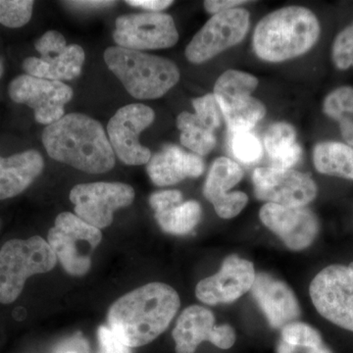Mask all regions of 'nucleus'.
<instances>
[{"instance_id": "nucleus-1", "label": "nucleus", "mask_w": 353, "mask_h": 353, "mask_svg": "<svg viewBox=\"0 0 353 353\" xmlns=\"http://www.w3.org/2000/svg\"><path fill=\"white\" fill-rule=\"evenodd\" d=\"M180 304L178 292L170 285L150 283L112 304L108 311L109 328L128 347H143L166 331Z\"/></svg>"}, {"instance_id": "nucleus-2", "label": "nucleus", "mask_w": 353, "mask_h": 353, "mask_svg": "<svg viewBox=\"0 0 353 353\" xmlns=\"http://www.w3.org/2000/svg\"><path fill=\"white\" fill-rule=\"evenodd\" d=\"M43 143L52 159L85 173H105L115 166V153L103 127L83 114H68L46 126Z\"/></svg>"}, {"instance_id": "nucleus-3", "label": "nucleus", "mask_w": 353, "mask_h": 353, "mask_svg": "<svg viewBox=\"0 0 353 353\" xmlns=\"http://www.w3.org/2000/svg\"><path fill=\"white\" fill-rule=\"evenodd\" d=\"M321 26L312 11L303 6H287L269 13L253 32V50L271 63L301 57L319 39Z\"/></svg>"}, {"instance_id": "nucleus-4", "label": "nucleus", "mask_w": 353, "mask_h": 353, "mask_svg": "<svg viewBox=\"0 0 353 353\" xmlns=\"http://www.w3.org/2000/svg\"><path fill=\"white\" fill-rule=\"evenodd\" d=\"M104 60L134 99H159L180 81L178 67L167 58L111 46L104 52Z\"/></svg>"}, {"instance_id": "nucleus-5", "label": "nucleus", "mask_w": 353, "mask_h": 353, "mask_svg": "<svg viewBox=\"0 0 353 353\" xmlns=\"http://www.w3.org/2000/svg\"><path fill=\"white\" fill-rule=\"evenodd\" d=\"M57 262V255L41 236L7 241L0 250V303H12L28 278L52 270Z\"/></svg>"}, {"instance_id": "nucleus-6", "label": "nucleus", "mask_w": 353, "mask_h": 353, "mask_svg": "<svg viewBox=\"0 0 353 353\" xmlns=\"http://www.w3.org/2000/svg\"><path fill=\"white\" fill-rule=\"evenodd\" d=\"M259 83L252 74L234 69L224 72L216 81L213 94L228 127L234 134L250 132L266 115L264 104L252 95Z\"/></svg>"}, {"instance_id": "nucleus-7", "label": "nucleus", "mask_w": 353, "mask_h": 353, "mask_svg": "<svg viewBox=\"0 0 353 353\" xmlns=\"http://www.w3.org/2000/svg\"><path fill=\"white\" fill-rule=\"evenodd\" d=\"M101 230L70 212L60 213L48 232V243L67 273L83 276L92 266L90 253L101 243Z\"/></svg>"}, {"instance_id": "nucleus-8", "label": "nucleus", "mask_w": 353, "mask_h": 353, "mask_svg": "<svg viewBox=\"0 0 353 353\" xmlns=\"http://www.w3.org/2000/svg\"><path fill=\"white\" fill-rule=\"evenodd\" d=\"M315 308L328 321L353 332V271L343 265H330L311 282Z\"/></svg>"}, {"instance_id": "nucleus-9", "label": "nucleus", "mask_w": 353, "mask_h": 353, "mask_svg": "<svg viewBox=\"0 0 353 353\" xmlns=\"http://www.w3.org/2000/svg\"><path fill=\"white\" fill-rule=\"evenodd\" d=\"M250 26V15L245 9L236 8L215 14L188 44L185 57L192 63H204L240 43Z\"/></svg>"}, {"instance_id": "nucleus-10", "label": "nucleus", "mask_w": 353, "mask_h": 353, "mask_svg": "<svg viewBox=\"0 0 353 353\" xmlns=\"http://www.w3.org/2000/svg\"><path fill=\"white\" fill-rule=\"evenodd\" d=\"M41 57H28L23 62L27 75L46 80L70 81L82 72L85 54L78 44L67 46L63 34L48 31L34 43Z\"/></svg>"}, {"instance_id": "nucleus-11", "label": "nucleus", "mask_w": 353, "mask_h": 353, "mask_svg": "<svg viewBox=\"0 0 353 353\" xmlns=\"http://www.w3.org/2000/svg\"><path fill=\"white\" fill-rule=\"evenodd\" d=\"M113 39L127 50H163L178 43L179 32L169 14L132 13L117 18Z\"/></svg>"}, {"instance_id": "nucleus-12", "label": "nucleus", "mask_w": 353, "mask_h": 353, "mask_svg": "<svg viewBox=\"0 0 353 353\" xmlns=\"http://www.w3.org/2000/svg\"><path fill=\"white\" fill-rule=\"evenodd\" d=\"M134 199V189L123 183H81L70 192L76 215L99 230L110 226L113 213L131 205Z\"/></svg>"}, {"instance_id": "nucleus-13", "label": "nucleus", "mask_w": 353, "mask_h": 353, "mask_svg": "<svg viewBox=\"0 0 353 353\" xmlns=\"http://www.w3.org/2000/svg\"><path fill=\"white\" fill-rule=\"evenodd\" d=\"M154 119V111L150 106L134 103L120 108L109 121V143L123 163L134 166L148 163L152 152L141 145L139 139Z\"/></svg>"}, {"instance_id": "nucleus-14", "label": "nucleus", "mask_w": 353, "mask_h": 353, "mask_svg": "<svg viewBox=\"0 0 353 353\" xmlns=\"http://www.w3.org/2000/svg\"><path fill=\"white\" fill-rule=\"evenodd\" d=\"M8 92L14 102L34 110L37 122L48 126L63 117L64 106L73 97V90L66 83L27 74L14 79Z\"/></svg>"}, {"instance_id": "nucleus-15", "label": "nucleus", "mask_w": 353, "mask_h": 353, "mask_svg": "<svg viewBox=\"0 0 353 353\" xmlns=\"http://www.w3.org/2000/svg\"><path fill=\"white\" fill-rule=\"evenodd\" d=\"M255 196L267 203L304 208L317 196L318 188L308 174L287 169L259 168L253 172Z\"/></svg>"}, {"instance_id": "nucleus-16", "label": "nucleus", "mask_w": 353, "mask_h": 353, "mask_svg": "<svg viewBox=\"0 0 353 353\" xmlns=\"http://www.w3.org/2000/svg\"><path fill=\"white\" fill-rule=\"evenodd\" d=\"M176 353H194L203 341L221 350H229L236 343V333L230 325L216 326L213 313L199 305L185 308L173 330Z\"/></svg>"}, {"instance_id": "nucleus-17", "label": "nucleus", "mask_w": 353, "mask_h": 353, "mask_svg": "<svg viewBox=\"0 0 353 353\" xmlns=\"http://www.w3.org/2000/svg\"><path fill=\"white\" fill-rule=\"evenodd\" d=\"M260 220L277 234L292 250L308 248L319 233L317 216L305 208H285L275 203H266L259 212Z\"/></svg>"}, {"instance_id": "nucleus-18", "label": "nucleus", "mask_w": 353, "mask_h": 353, "mask_svg": "<svg viewBox=\"0 0 353 353\" xmlns=\"http://www.w3.org/2000/svg\"><path fill=\"white\" fill-rule=\"evenodd\" d=\"M255 276L252 262L231 255L224 260L217 274L197 284L196 297L209 305L233 303L252 290Z\"/></svg>"}, {"instance_id": "nucleus-19", "label": "nucleus", "mask_w": 353, "mask_h": 353, "mask_svg": "<svg viewBox=\"0 0 353 353\" xmlns=\"http://www.w3.org/2000/svg\"><path fill=\"white\" fill-rule=\"evenodd\" d=\"M243 176L240 165L227 157L217 158L211 166L204 183L203 194L223 219L236 217L248 204V196L245 192H229L241 182Z\"/></svg>"}, {"instance_id": "nucleus-20", "label": "nucleus", "mask_w": 353, "mask_h": 353, "mask_svg": "<svg viewBox=\"0 0 353 353\" xmlns=\"http://www.w3.org/2000/svg\"><path fill=\"white\" fill-rule=\"evenodd\" d=\"M252 294L273 328H284L301 315L299 301L282 281L266 273L255 276Z\"/></svg>"}, {"instance_id": "nucleus-21", "label": "nucleus", "mask_w": 353, "mask_h": 353, "mask_svg": "<svg viewBox=\"0 0 353 353\" xmlns=\"http://www.w3.org/2000/svg\"><path fill=\"white\" fill-rule=\"evenodd\" d=\"M146 169L153 183L166 187L187 178L201 176L204 163L196 153H188L175 145H167L150 158Z\"/></svg>"}, {"instance_id": "nucleus-22", "label": "nucleus", "mask_w": 353, "mask_h": 353, "mask_svg": "<svg viewBox=\"0 0 353 353\" xmlns=\"http://www.w3.org/2000/svg\"><path fill=\"white\" fill-rule=\"evenodd\" d=\"M44 161L37 150L0 157V201L24 192L43 170Z\"/></svg>"}, {"instance_id": "nucleus-23", "label": "nucleus", "mask_w": 353, "mask_h": 353, "mask_svg": "<svg viewBox=\"0 0 353 353\" xmlns=\"http://www.w3.org/2000/svg\"><path fill=\"white\" fill-rule=\"evenodd\" d=\"M313 164L324 175L353 181V148L338 141H323L313 150Z\"/></svg>"}, {"instance_id": "nucleus-24", "label": "nucleus", "mask_w": 353, "mask_h": 353, "mask_svg": "<svg viewBox=\"0 0 353 353\" xmlns=\"http://www.w3.org/2000/svg\"><path fill=\"white\" fill-rule=\"evenodd\" d=\"M201 204L190 201L172 204L168 208L155 212L160 228L165 232L175 236H183L190 233L201 219Z\"/></svg>"}, {"instance_id": "nucleus-25", "label": "nucleus", "mask_w": 353, "mask_h": 353, "mask_svg": "<svg viewBox=\"0 0 353 353\" xmlns=\"http://www.w3.org/2000/svg\"><path fill=\"white\" fill-rule=\"evenodd\" d=\"M323 112L336 121L347 145L353 148V87L343 85L332 90L323 101Z\"/></svg>"}, {"instance_id": "nucleus-26", "label": "nucleus", "mask_w": 353, "mask_h": 353, "mask_svg": "<svg viewBox=\"0 0 353 353\" xmlns=\"http://www.w3.org/2000/svg\"><path fill=\"white\" fill-rule=\"evenodd\" d=\"M176 127L181 131V143L199 157L208 154L215 148L214 132L204 126L196 114H179L176 118Z\"/></svg>"}, {"instance_id": "nucleus-27", "label": "nucleus", "mask_w": 353, "mask_h": 353, "mask_svg": "<svg viewBox=\"0 0 353 353\" xmlns=\"http://www.w3.org/2000/svg\"><path fill=\"white\" fill-rule=\"evenodd\" d=\"M296 131L289 123L272 125L265 136V148L271 161L290 152L296 145Z\"/></svg>"}, {"instance_id": "nucleus-28", "label": "nucleus", "mask_w": 353, "mask_h": 353, "mask_svg": "<svg viewBox=\"0 0 353 353\" xmlns=\"http://www.w3.org/2000/svg\"><path fill=\"white\" fill-rule=\"evenodd\" d=\"M282 341L292 347L315 350L324 345L321 334L310 325L301 322H292L282 329Z\"/></svg>"}, {"instance_id": "nucleus-29", "label": "nucleus", "mask_w": 353, "mask_h": 353, "mask_svg": "<svg viewBox=\"0 0 353 353\" xmlns=\"http://www.w3.org/2000/svg\"><path fill=\"white\" fill-rule=\"evenodd\" d=\"M34 3L31 0H0V24L12 29L28 24Z\"/></svg>"}, {"instance_id": "nucleus-30", "label": "nucleus", "mask_w": 353, "mask_h": 353, "mask_svg": "<svg viewBox=\"0 0 353 353\" xmlns=\"http://www.w3.org/2000/svg\"><path fill=\"white\" fill-rule=\"evenodd\" d=\"M232 150L234 157L245 164L259 161L263 153L259 138L250 132H236L232 141Z\"/></svg>"}, {"instance_id": "nucleus-31", "label": "nucleus", "mask_w": 353, "mask_h": 353, "mask_svg": "<svg viewBox=\"0 0 353 353\" xmlns=\"http://www.w3.org/2000/svg\"><path fill=\"white\" fill-rule=\"evenodd\" d=\"M196 117L210 131L214 132L222 126L223 114L214 94H208L192 101Z\"/></svg>"}, {"instance_id": "nucleus-32", "label": "nucleus", "mask_w": 353, "mask_h": 353, "mask_svg": "<svg viewBox=\"0 0 353 353\" xmlns=\"http://www.w3.org/2000/svg\"><path fill=\"white\" fill-rule=\"evenodd\" d=\"M332 59L336 69L353 68V23L339 32L332 46Z\"/></svg>"}, {"instance_id": "nucleus-33", "label": "nucleus", "mask_w": 353, "mask_h": 353, "mask_svg": "<svg viewBox=\"0 0 353 353\" xmlns=\"http://www.w3.org/2000/svg\"><path fill=\"white\" fill-rule=\"evenodd\" d=\"M97 339L99 353H132V347L125 345L108 326L99 327L97 330Z\"/></svg>"}, {"instance_id": "nucleus-34", "label": "nucleus", "mask_w": 353, "mask_h": 353, "mask_svg": "<svg viewBox=\"0 0 353 353\" xmlns=\"http://www.w3.org/2000/svg\"><path fill=\"white\" fill-rule=\"evenodd\" d=\"M180 202H183V194L180 190L157 192L150 197V204L154 212Z\"/></svg>"}, {"instance_id": "nucleus-35", "label": "nucleus", "mask_w": 353, "mask_h": 353, "mask_svg": "<svg viewBox=\"0 0 353 353\" xmlns=\"http://www.w3.org/2000/svg\"><path fill=\"white\" fill-rule=\"evenodd\" d=\"M250 1L245 0H206L204 1V8L208 13L215 14L236 9V7L243 6Z\"/></svg>"}, {"instance_id": "nucleus-36", "label": "nucleus", "mask_w": 353, "mask_h": 353, "mask_svg": "<svg viewBox=\"0 0 353 353\" xmlns=\"http://www.w3.org/2000/svg\"><path fill=\"white\" fill-rule=\"evenodd\" d=\"M126 3L152 11V12H160L173 4V1L171 0H127Z\"/></svg>"}, {"instance_id": "nucleus-37", "label": "nucleus", "mask_w": 353, "mask_h": 353, "mask_svg": "<svg viewBox=\"0 0 353 353\" xmlns=\"http://www.w3.org/2000/svg\"><path fill=\"white\" fill-rule=\"evenodd\" d=\"M115 1H101V0H87V1H65L64 4L69 6L70 8L76 9V10H94V9L106 8V7L112 6Z\"/></svg>"}, {"instance_id": "nucleus-38", "label": "nucleus", "mask_w": 353, "mask_h": 353, "mask_svg": "<svg viewBox=\"0 0 353 353\" xmlns=\"http://www.w3.org/2000/svg\"><path fill=\"white\" fill-rule=\"evenodd\" d=\"M78 352V353H88V347L87 341L83 340L82 336H75L74 338L70 339V340L65 341L63 345H60L57 348V353L62 352Z\"/></svg>"}, {"instance_id": "nucleus-39", "label": "nucleus", "mask_w": 353, "mask_h": 353, "mask_svg": "<svg viewBox=\"0 0 353 353\" xmlns=\"http://www.w3.org/2000/svg\"><path fill=\"white\" fill-rule=\"evenodd\" d=\"M307 353H333L329 347L326 345H323L321 347L315 348V350H308Z\"/></svg>"}, {"instance_id": "nucleus-40", "label": "nucleus", "mask_w": 353, "mask_h": 353, "mask_svg": "<svg viewBox=\"0 0 353 353\" xmlns=\"http://www.w3.org/2000/svg\"><path fill=\"white\" fill-rule=\"evenodd\" d=\"M3 74V64H2L1 60H0V77Z\"/></svg>"}, {"instance_id": "nucleus-41", "label": "nucleus", "mask_w": 353, "mask_h": 353, "mask_svg": "<svg viewBox=\"0 0 353 353\" xmlns=\"http://www.w3.org/2000/svg\"><path fill=\"white\" fill-rule=\"evenodd\" d=\"M348 267H350V268L352 269V270L353 271V262H352V263L348 265Z\"/></svg>"}, {"instance_id": "nucleus-42", "label": "nucleus", "mask_w": 353, "mask_h": 353, "mask_svg": "<svg viewBox=\"0 0 353 353\" xmlns=\"http://www.w3.org/2000/svg\"><path fill=\"white\" fill-rule=\"evenodd\" d=\"M62 353H78V352H62Z\"/></svg>"}]
</instances>
